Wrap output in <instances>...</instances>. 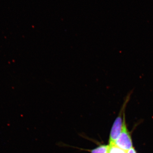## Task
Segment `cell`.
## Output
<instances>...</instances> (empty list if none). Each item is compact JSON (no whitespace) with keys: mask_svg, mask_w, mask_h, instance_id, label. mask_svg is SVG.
Listing matches in <instances>:
<instances>
[{"mask_svg":"<svg viewBox=\"0 0 153 153\" xmlns=\"http://www.w3.org/2000/svg\"><path fill=\"white\" fill-rule=\"evenodd\" d=\"M114 144L126 152L133 148L131 136L127 128L126 121L124 123L120 135L115 141Z\"/></svg>","mask_w":153,"mask_h":153,"instance_id":"6da1fadb","label":"cell"},{"mask_svg":"<svg viewBox=\"0 0 153 153\" xmlns=\"http://www.w3.org/2000/svg\"><path fill=\"white\" fill-rule=\"evenodd\" d=\"M126 121L124 112H121L116 119L111 131L109 137V145L114 144L115 142L120 135L124 123Z\"/></svg>","mask_w":153,"mask_h":153,"instance_id":"7a4b0ae2","label":"cell"},{"mask_svg":"<svg viewBox=\"0 0 153 153\" xmlns=\"http://www.w3.org/2000/svg\"><path fill=\"white\" fill-rule=\"evenodd\" d=\"M109 145H102L90 151L91 153H108Z\"/></svg>","mask_w":153,"mask_h":153,"instance_id":"3957f363","label":"cell"},{"mask_svg":"<svg viewBox=\"0 0 153 153\" xmlns=\"http://www.w3.org/2000/svg\"><path fill=\"white\" fill-rule=\"evenodd\" d=\"M109 145L108 153H127L126 151L122 149L114 144Z\"/></svg>","mask_w":153,"mask_h":153,"instance_id":"277c9868","label":"cell"},{"mask_svg":"<svg viewBox=\"0 0 153 153\" xmlns=\"http://www.w3.org/2000/svg\"><path fill=\"white\" fill-rule=\"evenodd\" d=\"M127 153H137V152L135 150V149L133 147L131 149H130L129 150Z\"/></svg>","mask_w":153,"mask_h":153,"instance_id":"5b68a950","label":"cell"}]
</instances>
